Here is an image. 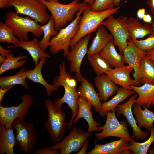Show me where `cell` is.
Listing matches in <instances>:
<instances>
[{
    "label": "cell",
    "instance_id": "20",
    "mask_svg": "<svg viewBox=\"0 0 154 154\" xmlns=\"http://www.w3.org/2000/svg\"><path fill=\"white\" fill-rule=\"evenodd\" d=\"M94 83L100 99L103 102L107 101L119 88L105 74L96 75L94 79Z\"/></svg>",
    "mask_w": 154,
    "mask_h": 154
},
{
    "label": "cell",
    "instance_id": "51",
    "mask_svg": "<svg viewBox=\"0 0 154 154\" xmlns=\"http://www.w3.org/2000/svg\"><path fill=\"white\" fill-rule=\"evenodd\" d=\"M151 26L152 27L153 31H154V22H152L151 23Z\"/></svg>",
    "mask_w": 154,
    "mask_h": 154
},
{
    "label": "cell",
    "instance_id": "41",
    "mask_svg": "<svg viewBox=\"0 0 154 154\" xmlns=\"http://www.w3.org/2000/svg\"><path fill=\"white\" fill-rule=\"evenodd\" d=\"M88 142L87 140L84 143L79 151L77 153V154H86V151L88 147Z\"/></svg>",
    "mask_w": 154,
    "mask_h": 154
},
{
    "label": "cell",
    "instance_id": "4",
    "mask_svg": "<svg viewBox=\"0 0 154 154\" xmlns=\"http://www.w3.org/2000/svg\"><path fill=\"white\" fill-rule=\"evenodd\" d=\"M40 1L50 12L55 28L57 30L61 29L67 22L72 21L75 13L86 3L84 2H80L79 0H73L67 4H62L58 2Z\"/></svg>",
    "mask_w": 154,
    "mask_h": 154
},
{
    "label": "cell",
    "instance_id": "16",
    "mask_svg": "<svg viewBox=\"0 0 154 154\" xmlns=\"http://www.w3.org/2000/svg\"><path fill=\"white\" fill-rule=\"evenodd\" d=\"M129 142L122 139L110 142L103 145L97 143L95 141L93 149L86 154H132L129 149Z\"/></svg>",
    "mask_w": 154,
    "mask_h": 154
},
{
    "label": "cell",
    "instance_id": "44",
    "mask_svg": "<svg viewBox=\"0 0 154 154\" xmlns=\"http://www.w3.org/2000/svg\"><path fill=\"white\" fill-rule=\"evenodd\" d=\"M12 51L4 48L1 46H0V55L5 57L8 53L11 52Z\"/></svg>",
    "mask_w": 154,
    "mask_h": 154
},
{
    "label": "cell",
    "instance_id": "2",
    "mask_svg": "<svg viewBox=\"0 0 154 154\" xmlns=\"http://www.w3.org/2000/svg\"><path fill=\"white\" fill-rule=\"evenodd\" d=\"M48 113L47 119L45 121L44 127L49 135V138L54 144L61 141L66 131L67 123L66 115L61 109V106L55 104L49 99L44 102Z\"/></svg>",
    "mask_w": 154,
    "mask_h": 154
},
{
    "label": "cell",
    "instance_id": "24",
    "mask_svg": "<svg viewBox=\"0 0 154 154\" xmlns=\"http://www.w3.org/2000/svg\"><path fill=\"white\" fill-rule=\"evenodd\" d=\"M47 58L43 57L40 59L38 63L34 68L29 70L27 78L33 82L39 83L45 88L46 93L48 96H50L52 93L58 88L54 84L48 83L44 78L42 72V69L45 63Z\"/></svg>",
    "mask_w": 154,
    "mask_h": 154
},
{
    "label": "cell",
    "instance_id": "52",
    "mask_svg": "<svg viewBox=\"0 0 154 154\" xmlns=\"http://www.w3.org/2000/svg\"><path fill=\"white\" fill-rule=\"evenodd\" d=\"M48 1H52L54 2H58V0H45Z\"/></svg>",
    "mask_w": 154,
    "mask_h": 154
},
{
    "label": "cell",
    "instance_id": "22",
    "mask_svg": "<svg viewBox=\"0 0 154 154\" xmlns=\"http://www.w3.org/2000/svg\"><path fill=\"white\" fill-rule=\"evenodd\" d=\"M116 46L112 38L99 53L110 66L114 68L125 65L123 53H118L115 48Z\"/></svg>",
    "mask_w": 154,
    "mask_h": 154
},
{
    "label": "cell",
    "instance_id": "43",
    "mask_svg": "<svg viewBox=\"0 0 154 154\" xmlns=\"http://www.w3.org/2000/svg\"><path fill=\"white\" fill-rule=\"evenodd\" d=\"M146 9L144 8L139 9L137 12V16L140 19H142L145 15Z\"/></svg>",
    "mask_w": 154,
    "mask_h": 154
},
{
    "label": "cell",
    "instance_id": "49",
    "mask_svg": "<svg viewBox=\"0 0 154 154\" xmlns=\"http://www.w3.org/2000/svg\"><path fill=\"white\" fill-rule=\"evenodd\" d=\"M121 0H114V5L117 7L119 6Z\"/></svg>",
    "mask_w": 154,
    "mask_h": 154
},
{
    "label": "cell",
    "instance_id": "31",
    "mask_svg": "<svg viewBox=\"0 0 154 154\" xmlns=\"http://www.w3.org/2000/svg\"><path fill=\"white\" fill-rule=\"evenodd\" d=\"M29 70L22 68L16 74L11 76H1L0 86L1 87L14 86L15 85H20L26 89H28L29 86L25 81V79Z\"/></svg>",
    "mask_w": 154,
    "mask_h": 154
},
{
    "label": "cell",
    "instance_id": "12",
    "mask_svg": "<svg viewBox=\"0 0 154 154\" xmlns=\"http://www.w3.org/2000/svg\"><path fill=\"white\" fill-rule=\"evenodd\" d=\"M91 37L90 34H89L81 39L71 48L66 56L70 63L69 72L75 73V77L79 82L81 81L83 77L80 71L82 62L84 56L88 54V45Z\"/></svg>",
    "mask_w": 154,
    "mask_h": 154
},
{
    "label": "cell",
    "instance_id": "40",
    "mask_svg": "<svg viewBox=\"0 0 154 154\" xmlns=\"http://www.w3.org/2000/svg\"><path fill=\"white\" fill-rule=\"evenodd\" d=\"M13 86L1 87L0 89V104L3 100V98L6 93Z\"/></svg>",
    "mask_w": 154,
    "mask_h": 154
},
{
    "label": "cell",
    "instance_id": "53",
    "mask_svg": "<svg viewBox=\"0 0 154 154\" xmlns=\"http://www.w3.org/2000/svg\"><path fill=\"white\" fill-rule=\"evenodd\" d=\"M152 105L154 106V101L152 103Z\"/></svg>",
    "mask_w": 154,
    "mask_h": 154
},
{
    "label": "cell",
    "instance_id": "6",
    "mask_svg": "<svg viewBox=\"0 0 154 154\" xmlns=\"http://www.w3.org/2000/svg\"><path fill=\"white\" fill-rule=\"evenodd\" d=\"M12 7L17 14L27 16L42 25L46 23L50 17L40 0H11L6 7Z\"/></svg>",
    "mask_w": 154,
    "mask_h": 154
},
{
    "label": "cell",
    "instance_id": "17",
    "mask_svg": "<svg viewBox=\"0 0 154 154\" xmlns=\"http://www.w3.org/2000/svg\"><path fill=\"white\" fill-rule=\"evenodd\" d=\"M133 69L129 65H125L114 68L106 72L105 73L109 78L116 85L129 90H132L131 86L136 85L134 79L130 76V74Z\"/></svg>",
    "mask_w": 154,
    "mask_h": 154
},
{
    "label": "cell",
    "instance_id": "9",
    "mask_svg": "<svg viewBox=\"0 0 154 154\" xmlns=\"http://www.w3.org/2000/svg\"><path fill=\"white\" fill-rule=\"evenodd\" d=\"M128 19L127 17L124 16L115 18L112 15L101 23V25L106 27L110 32L114 42L118 47L120 53H123L127 46V40L130 39L127 26Z\"/></svg>",
    "mask_w": 154,
    "mask_h": 154
},
{
    "label": "cell",
    "instance_id": "39",
    "mask_svg": "<svg viewBox=\"0 0 154 154\" xmlns=\"http://www.w3.org/2000/svg\"><path fill=\"white\" fill-rule=\"evenodd\" d=\"M34 154H59L58 150L52 149L50 146H45L35 151Z\"/></svg>",
    "mask_w": 154,
    "mask_h": 154
},
{
    "label": "cell",
    "instance_id": "29",
    "mask_svg": "<svg viewBox=\"0 0 154 154\" xmlns=\"http://www.w3.org/2000/svg\"><path fill=\"white\" fill-rule=\"evenodd\" d=\"M127 26L130 39L132 40L143 38L153 31L151 25L148 24L143 25L138 19L134 17L128 19Z\"/></svg>",
    "mask_w": 154,
    "mask_h": 154
},
{
    "label": "cell",
    "instance_id": "35",
    "mask_svg": "<svg viewBox=\"0 0 154 154\" xmlns=\"http://www.w3.org/2000/svg\"><path fill=\"white\" fill-rule=\"evenodd\" d=\"M151 134L149 139L146 141L139 143L135 141L133 139L129 142V147L133 154H146L151 144L154 141V127L151 129Z\"/></svg>",
    "mask_w": 154,
    "mask_h": 154
},
{
    "label": "cell",
    "instance_id": "50",
    "mask_svg": "<svg viewBox=\"0 0 154 154\" xmlns=\"http://www.w3.org/2000/svg\"><path fill=\"white\" fill-rule=\"evenodd\" d=\"M149 154H154V148H151L149 150Z\"/></svg>",
    "mask_w": 154,
    "mask_h": 154
},
{
    "label": "cell",
    "instance_id": "45",
    "mask_svg": "<svg viewBox=\"0 0 154 154\" xmlns=\"http://www.w3.org/2000/svg\"><path fill=\"white\" fill-rule=\"evenodd\" d=\"M143 21L145 22L150 24L152 23V18L151 15L149 14H145L142 19Z\"/></svg>",
    "mask_w": 154,
    "mask_h": 154
},
{
    "label": "cell",
    "instance_id": "37",
    "mask_svg": "<svg viewBox=\"0 0 154 154\" xmlns=\"http://www.w3.org/2000/svg\"><path fill=\"white\" fill-rule=\"evenodd\" d=\"M132 41L137 46L141 49L146 51L154 49V31L149 34L146 39Z\"/></svg>",
    "mask_w": 154,
    "mask_h": 154
},
{
    "label": "cell",
    "instance_id": "8",
    "mask_svg": "<svg viewBox=\"0 0 154 154\" xmlns=\"http://www.w3.org/2000/svg\"><path fill=\"white\" fill-rule=\"evenodd\" d=\"M13 125L16 131V144L19 149L24 154H31L36 141V134L33 125L23 119H17Z\"/></svg>",
    "mask_w": 154,
    "mask_h": 154
},
{
    "label": "cell",
    "instance_id": "30",
    "mask_svg": "<svg viewBox=\"0 0 154 154\" xmlns=\"http://www.w3.org/2000/svg\"><path fill=\"white\" fill-rule=\"evenodd\" d=\"M141 83L154 84V61L147 57H143L140 63Z\"/></svg>",
    "mask_w": 154,
    "mask_h": 154
},
{
    "label": "cell",
    "instance_id": "14",
    "mask_svg": "<svg viewBox=\"0 0 154 154\" xmlns=\"http://www.w3.org/2000/svg\"><path fill=\"white\" fill-rule=\"evenodd\" d=\"M147 54V51L141 49L137 46L129 39L127 42V46L123 51L124 60L134 70L133 76L136 86H139L141 83L139 64L141 59Z\"/></svg>",
    "mask_w": 154,
    "mask_h": 154
},
{
    "label": "cell",
    "instance_id": "23",
    "mask_svg": "<svg viewBox=\"0 0 154 154\" xmlns=\"http://www.w3.org/2000/svg\"><path fill=\"white\" fill-rule=\"evenodd\" d=\"M116 92V94L110 100L102 103L99 112L101 116H106L108 111H112L117 107L119 104L136 93L133 90H127L122 87L119 88Z\"/></svg>",
    "mask_w": 154,
    "mask_h": 154
},
{
    "label": "cell",
    "instance_id": "19",
    "mask_svg": "<svg viewBox=\"0 0 154 154\" xmlns=\"http://www.w3.org/2000/svg\"><path fill=\"white\" fill-rule=\"evenodd\" d=\"M77 91L79 96L83 98L94 107L96 112L99 113L102 103L98 93L93 84L83 77Z\"/></svg>",
    "mask_w": 154,
    "mask_h": 154
},
{
    "label": "cell",
    "instance_id": "27",
    "mask_svg": "<svg viewBox=\"0 0 154 154\" xmlns=\"http://www.w3.org/2000/svg\"><path fill=\"white\" fill-rule=\"evenodd\" d=\"M112 38V35L108 33L105 27L102 25H100L97 29L96 36L88 49L87 54L99 53Z\"/></svg>",
    "mask_w": 154,
    "mask_h": 154
},
{
    "label": "cell",
    "instance_id": "13",
    "mask_svg": "<svg viewBox=\"0 0 154 154\" xmlns=\"http://www.w3.org/2000/svg\"><path fill=\"white\" fill-rule=\"evenodd\" d=\"M60 86H63L64 90L63 96L55 99L53 102L57 105L62 106V104L66 103L72 111V117L70 121L67 123L69 128L73 125V121L76 118L78 111V100L79 96L76 87L67 80L65 78L61 79L59 81Z\"/></svg>",
    "mask_w": 154,
    "mask_h": 154
},
{
    "label": "cell",
    "instance_id": "48",
    "mask_svg": "<svg viewBox=\"0 0 154 154\" xmlns=\"http://www.w3.org/2000/svg\"><path fill=\"white\" fill-rule=\"evenodd\" d=\"M95 0H84L83 2L87 3L89 7L91 6L94 3Z\"/></svg>",
    "mask_w": 154,
    "mask_h": 154
},
{
    "label": "cell",
    "instance_id": "18",
    "mask_svg": "<svg viewBox=\"0 0 154 154\" xmlns=\"http://www.w3.org/2000/svg\"><path fill=\"white\" fill-rule=\"evenodd\" d=\"M78 111L77 117L73 121L75 124L80 118H83L87 122L88 125L87 131L92 133L100 131L99 127L100 124L96 122L92 115L91 109L92 106L81 96H79L78 100Z\"/></svg>",
    "mask_w": 154,
    "mask_h": 154
},
{
    "label": "cell",
    "instance_id": "5",
    "mask_svg": "<svg viewBox=\"0 0 154 154\" xmlns=\"http://www.w3.org/2000/svg\"><path fill=\"white\" fill-rule=\"evenodd\" d=\"M87 3L77 12L74 19L64 28L60 29L57 34L50 40L49 46L50 52L53 54H57L60 50L63 51L65 57L69 52V47L72 39L76 34L79 28L81 16Z\"/></svg>",
    "mask_w": 154,
    "mask_h": 154
},
{
    "label": "cell",
    "instance_id": "10",
    "mask_svg": "<svg viewBox=\"0 0 154 154\" xmlns=\"http://www.w3.org/2000/svg\"><path fill=\"white\" fill-rule=\"evenodd\" d=\"M92 134V133L85 132L75 126L62 140L50 147L52 149H60V154H69L72 152L76 153Z\"/></svg>",
    "mask_w": 154,
    "mask_h": 154
},
{
    "label": "cell",
    "instance_id": "28",
    "mask_svg": "<svg viewBox=\"0 0 154 154\" xmlns=\"http://www.w3.org/2000/svg\"><path fill=\"white\" fill-rule=\"evenodd\" d=\"M142 109L141 106L135 103L133 105V112L135 115L138 127H144L150 132L153 127L154 113L145 106Z\"/></svg>",
    "mask_w": 154,
    "mask_h": 154
},
{
    "label": "cell",
    "instance_id": "3",
    "mask_svg": "<svg viewBox=\"0 0 154 154\" xmlns=\"http://www.w3.org/2000/svg\"><path fill=\"white\" fill-rule=\"evenodd\" d=\"M18 15L15 12H8L4 16V21L20 40H28L29 32L37 38L42 35L43 31L38 22L27 16L21 17Z\"/></svg>",
    "mask_w": 154,
    "mask_h": 154
},
{
    "label": "cell",
    "instance_id": "34",
    "mask_svg": "<svg viewBox=\"0 0 154 154\" xmlns=\"http://www.w3.org/2000/svg\"><path fill=\"white\" fill-rule=\"evenodd\" d=\"M40 27L43 31V36L42 39L39 42V46L42 50L45 51L49 46L51 37L55 36L58 32L55 28L54 21L51 16L48 22L44 25H41Z\"/></svg>",
    "mask_w": 154,
    "mask_h": 154
},
{
    "label": "cell",
    "instance_id": "1",
    "mask_svg": "<svg viewBox=\"0 0 154 154\" xmlns=\"http://www.w3.org/2000/svg\"><path fill=\"white\" fill-rule=\"evenodd\" d=\"M120 8L119 6L104 11H94L86 4L82 13L78 30L72 39L70 47H73L82 38L95 31L104 19L117 13Z\"/></svg>",
    "mask_w": 154,
    "mask_h": 154
},
{
    "label": "cell",
    "instance_id": "46",
    "mask_svg": "<svg viewBox=\"0 0 154 154\" xmlns=\"http://www.w3.org/2000/svg\"><path fill=\"white\" fill-rule=\"evenodd\" d=\"M146 56L154 61V49L147 51Z\"/></svg>",
    "mask_w": 154,
    "mask_h": 154
},
{
    "label": "cell",
    "instance_id": "7",
    "mask_svg": "<svg viewBox=\"0 0 154 154\" xmlns=\"http://www.w3.org/2000/svg\"><path fill=\"white\" fill-rule=\"evenodd\" d=\"M116 108L111 112L108 111L106 115L105 123L102 126H99L100 130L102 131L95 134L98 140L110 137H119L128 142L133 139L129 133L127 122L125 121H119L116 116Z\"/></svg>",
    "mask_w": 154,
    "mask_h": 154
},
{
    "label": "cell",
    "instance_id": "21",
    "mask_svg": "<svg viewBox=\"0 0 154 154\" xmlns=\"http://www.w3.org/2000/svg\"><path fill=\"white\" fill-rule=\"evenodd\" d=\"M13 125L8 128L0 123V153L14 154V147L16 144Z\"/></svg>",
    "mask_w": 154,
    "mask_h": 154
},
{
    "label": "cell",
    "instance_id": "11",
    "mask_svg": "<svg viewBox=\"0 0 154 154\" xmlns=\"http://www.w3.org/2000/svg\"><path fill=\"white\" fill-rule=\"evenodd\" d=\"M20 99L22 101L17 106L4 107L0 104V123L6 128L12 126L16 119H23L33 103L32 96L27 93L23 95Z\"/></svg>",
    "mask_w": 154,
    "mask_h": 154
},
{
    "label": "cell",
    "instance_id": "47",
    "mask_svg": "<svg viewBox=\"0 0 154 154\" xmlns=\"http://www.w3.org/2000/svg\"><path fill=\"white\" fill-rule=\"evenodd\" d=\"M11 0H0V8L6 7L7 4Z\"/></svg>",
    "mask_w": 154,
    "mask_h": 154
},
{
    "label": "cell",
    "instance_id": "15",
    "mask_svg": "<svg viewBox=\"0 0 154 154\" xmlns=\"http://www.w3.org/2000/svg\"><path fill=\"white\" fill-rule=\"evenodd\" d=\"M137 96V94L135 93L127 101L121 104L118 105L116 108V112L117 116L123 114L127 120L133 130V134L131 137L132 138L144 140L148 135L149 132L142 131L137 125L132 112V107L135 103V100Z\"/></svg>",
    "mask_w": 154,
    "mask_h": 154
},
{
    "label": "cell",
    "instance_id": "25",
    "mask_svg": "<svg viewBox=\"0 0 154 154\" xmlns=\"http://www.w3.org/2000/svg\"><path fill=\"white\" fill-rule=\"evenodd\" d=\"M138 95L135 100V103L141 106L149 108L154 101V84L145 83L141 86H131Z\"/></svg>",
    "mask_w": 154,
    "mask_h": 154
},
{
    "label": "cell",
    "instance_id": "36",
    "mask_svg": "<svg viewBox=\"0 0 154 154\" xmlns=\"http://www.w3.org/2000/svg\"><path fill=\"white\" fill-rule=\"evenodd\" d=\"M20 40L15 36L11 29L5 23L0 22V42L11 44L15 46L19 43Z\"/></svg>",
    "mask_w": 154,
    "mask_h": 154
},
{
    "label": "cell",
    "instance_id": "26",
    "mask_svg": "<svg viewBox=\"0 0 154 154\" xmlns=\"http://www.w3.org/2000/svg\"><path fill=\"white\" fill-rule=\"evenodd\" d=\"M37 38L35 37L32 40H22L15 46H9V48L20 47L26 50L31 56L34 62L35 65L38 63L39 60L43 57L49 58L50 55L45 52L39 46V42Z\"/></svg>",
    "mask_w": 154,
    "mask_h": 154
},
{
    "label": "cell",
    "instance_id": "38",
    "mask_svg": "<svg viewBox=\"0 0 154 154\" xmlns=\"http://www.w3.org/2000/svg\"><path fill=\"white\" fill-rule=\"evenodd\" d=\"M114 0H95L92 5L90 7L94 11H102L114 8Z\"/></svg>",
    "mask_w": 154,
    "mask_h": 154
},
{
    "label": "cell",
    "instance_id": "33",
    "mask_svg": "<svg viewBox=\"0 0 154 154\" xmlns=\"http://www.w3.org/2000/svg\"><path fill=\"white\" fill-rule=\"evenodd\" d=\"M27 58L25 55L15 56L11 53L8 54L5 56V59L0 66V75L5 72L23 66L26 60L23 59Z\"/></svg>",
    "mask_w": 154,
    "mask_h": 154
},
{
    "label": "cell",
    "instance_id": "42",
    "mask_svg": "<svg viewBox=\"0 0 154 154\" xmlns=\"http://www.w3.org/2000/svg\"><path fill=\"white\" fill-rule=\"evenodd\" d=\"M147 3L150 8V11L154 16V0H148Z\"/></svg>",
    "mask_w": 154,
    "mask_h": 154
},
{
    "label": "cell",
    "instance_id": "32",
    "mask_svg": "<svg viewBox=\"0 0 154 154\" xmlns=\"http://www.w3.org/2000/svg\"><path fill=\"white\" fill-rule=\"evenodd\" d=\"M89 64L97 76L105 74L112 68L99 53L87 55Z\"/></svg>",
    "mask_w": 154,
    "mask_h": 154
}]
</instances>
